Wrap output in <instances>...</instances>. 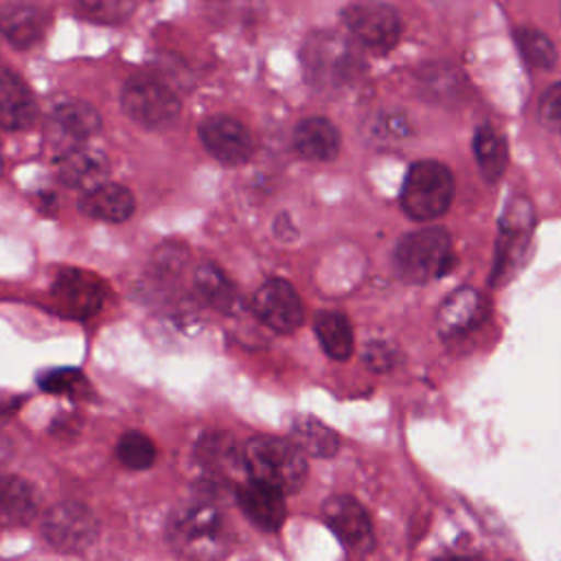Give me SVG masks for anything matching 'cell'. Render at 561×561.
<instances>
[{"label": "cell", "mask_w": 561, "mask_h": 561, "mask_svg": "<svg viewBox=\"0 0 561 561\" xmlns=\"http://www.w3.org/2000/svg\"><path fill=\"white\" fill-rule=\"evenodd\" d=\"M46 28L44 13L26 2H11L0 7V33L18 48L33 46Z\"/></svg>", "instance_id": "cell-18"}, {"label": "cell", "mask_w": 561, "mask_h": 561, "mask_svg": "<svg viewBox=\"0 0 561 561\" xmlns=\"http://www.w3.org/2000/svg\"><path fill=\"white\" fill-rule=\"evenodd\" d=\"M37 118V103L26 83L7 68H0V127L22 131Z\"/></svg>", "instance_id": "cell-14"}, {"label": "cell", "mask_w": 561, "mask_h": 561, "mask_svg": "<svg viewBox=\"0 0 561 561\" xmlns=\"http://www.w3.org/2000/svg\"><path fill=\"white\" fill-rule=\"evenodd\" d=\"M539 114L548 127L561 131V83H554L543 92Z\"/></svg>", "instance_id": "cell-31"}, {"label": "cell", "mask_w": 561, "mask_h": 561, "mask_svg": "<svg viewBox=\"0 0 561 561\" xmlns=\"http://www.w3.org/2000/svg\"><path fill=\"white\" fill-rule=\"evenodd\" d=\"M366 362H368L373 368H377V370L388 368L390 362H388V351H386V346H370V351L366 353Z\"/></svg>", "instance_id": "cell-33"}, {"label": "cell", "mask_w": 561, "mask_h": 561, "mask_svg": "<svg viewBox=\"0 0 561 561\" xmlns=\"http://www.w3.org/2000/svg\"><path fill=\"white\" fill-rule=\"evenodd\" d=\"M322 515L342 543L355 552L373 548V526L364 506L348 495H333L324 502Z\"/></svg>", "instance_id": "cell-12"}, {"label": "cell", "mask_w": 561, "mask_h": 561, "mask_svg": "<svg viewBox=\"0 0 561 561\" xmlns=\"http://www.w3.org/2000/svg\"><path fill=\"white\" fill-rule=\"evenodd\" d=\"M482 316H484L482 296L471 287H462L440 305L436 322L443 335H460L473 329L482 320Z\"/></svg>", "instance_id": "cell-16"}, {"label": "cell", "mask_w": 561, "mask_h": 561, "mask_svg": "<svg viewBox=\"0 0 561 561\" xmlns=\"http://www.w3.org/2000/svg\"><path fill=\"white\" fill-rule=\"evenodd\" d=\"M517 46L524 55V59L535 66V68H550L557 59V50L550 42L548 35H543L541 31H535V28H519L517 35Z\"/></svg>", "instance_id": "cell-28"}, {"label": "cell", "mask_w": 561, "mask_h": 561, "mask_svg": "<svg viewBox=\"0 0 561 561\" xmlns=\"http://www.w3.org/2000/svg\"><path fill=\"white\" fill-rule=\"evenodd\" d=\"M408 131V125H405V121L401 118V116H397V114H379V118H377V123H375V127H373V134L375 136H379V138H383V140H390V138H399V136H403Z\"/></svg>", "instance_id": "cell-32"}, {"label": "cell", "mask_w": 561, "mask_h": 561, "mask_svg": "<svg viewBox=\"0 0 561 561\" xmlns=\"http://www.w3.org/2000/svg\"><path fill=\"white\" fill-rule=\"evenodd\" d=\"M245 471L280 493H296L307 478L305 454L285 438L254 436L243 447Z\"/></svg>", "instance_id": "cell-3"}, {"label": "cell", "mask_w": 561, "mask_h": 561, "mask_svg": "<svg viewBox=\"0 0 561 561\" xmlns=\"http://www.w3.org/2000/svg\"><path fill=\"white\" fill-rule=\"evenodd\" d=\"M195 287H197L199 296L215 309L230 311L237 302V291H234L232 283L215 265H202L195 272Z\"/></svg>", "instance_id": "cell-25"}, {"label": "cell", "mask_w": 561, "mask_h": 561, "mask_svg": "<svg viewBox=\"0 0 561 561\" xmlns=\"http://www.w3.org/2000/svg\"><path fill=\"white\" fill-rule=\"evenodd\" d=\"M167 539L186 561H219L228 552L232 535L217 506L191 502L171 515Z\"/></svg>", "instance_id": "cell-1"}, {"label": "cell", "mask_w": 561, "mask_h": 561, "mask_svg": "<svg viewBox=\"0 0 561 561\" xmlns=\"http://www.w3.org/2000/svg\"><path fill=\"white\" fill-rule=\"evenodd\" d=\"M342 22L357 44L373 50H388L401 37V20L397 11L383 2H355L344 9Z\"/></svg>", "instance_id": "cell-7"}, {"label": "cell", "mask_w": 561, "mask_h": 561, "mask_svg": "<svg viewBox=\"0 0 561 561\" xmlns=\"http://www.w3.org/2000/svg\"><path fill=\"white\" fill-rule=\"evenodd\" d=\"M302 70L309 85L322 92L342 90L362 72L355 39L335 31H316L302 44Z\"/></svg>", "instance_id": "cell-2"}, {"label": "cell", "mask_w": 561, "mask_h": 561, "mask_svg": "<svg viewBox=\"0 0 561 561\" xmlns=\"http://www.w3.org/2000/svg\"><path fill=\"white\" fill-rule=\"evenodd\" d=\"M116 456L129 469H147L156 460V445L142 432H127L116 445Z\"/></svg>", "instance_id": "cell-27"}, {"label": "cell", "mask_w": 561, "mask_h": 561, "mask_svg": "<svg viewBox=\"0 0 561 561\" xmlns=\"http://www.w3.org/2000/svg\"><path fill=\"white\" fill-rule=\"evenodd\" d=\"M197 458L213 476L224 480H232L245 469L243 451L228 434H206L197 445Z\"/></svg>", "instance_id": "cell-20"}, {"label": "cell", "mask_w": 561, "mask_h": 561, "mask_svg": "<svg viewBox=\"0 0 561 561\" xmlns=\"http://www.w3.org/2000/svg\"><path fill=\"white\" fill-rule=\"evenodd\" d=\"M125 114L142 127H164L175 121L180 112V99L175 92L151 77L129 79L121 96Z\"/></svg>", "instance_id": "cell-6"}, {"label": "cell", "mask_w": 561, "mask_h": 561, "mask_svg": "<svg viewBox=\"0 0 561 561\" xmlns=\"http://www.w3.org/2000/svg\"><path fill=\"white\" fill-rule=\"evenodd\" d=\"M199 138L213 158L232 167L245 162L254 151L250 131L237 118L224 114L208 116L199 125Z\"/></svg>", "instance_id": "cell-10"}, {"label": "cell", "mask_w": 561, "mask_h": 561, "mask_svg": "<svg viewBox=\"0 0 561 561\" xmlns=\"http://www.w3.org/2000/svg\"><path fill=\"white\" fill-rule=\"evenodd\" d=\"M0 173H2V147H0Z\"/></svg>", "instance_id": "cell-35"}, {"label": "cell", "mask_w": 561, "mask_h": 561, "mask_svg": "<svg viewBox=\"0 0 561 561\" xmlns=\"http://www.w3.org/2000/svg\"><path fill=\"white\" fill-rule=\"evenodd\" d=\"M18 410V403H9V405H0V427L13 416V412Z\"/></svg>", "instance_id": "cell-34"}, {"label": "cell", "mask_w": 561, "mask_h": 561, "mask_svg": "<svg viewBox=\"0 0 561 561\" xmlns=\"http://www.w3.org/2000/svg\"><path fill=\"white\" fill-rule=\"evenodd\" d=\"M316 335L324 353L333 359H346L353 351V331L348 320L337 311H322L316 316Z\"/></svg>", "instance_id": "cell-24"}, {"label": "cell", "mask_w": 561, "mask_h": 561, "mask_svg": "<svg viewBox=\"0 0 561 561\" xmlns=\"http://www.w3.org/2000/svg\"><path fill=\"white\" fill-rule=\"evenodd\" d=\"M252 307L256 318L278 333H289L302 322V302L296 289L280 278L263 283Z\"/></svg>", "instance_id": "cell-11"}, {"label": "cell", "mask_w": 561, "mask_h": 561, "mask_svg": "<svg viewBox=\"0 0 561 561\" xmlns=\"http://www.w3.org/2000/svg\"><path fill=\"white\" fill-rule=\"evenodd\" d=\"M79 208L83 215L103 221H125L134 213V195L114 182H103L101 186L81 193Z\"/></svg>", "instance_id": "cell-17"}, {"label": "cell", "mask_w": 561, "mask_h": 561, "mask_svg": "<svg viewBox=\"0 0 561 561\" xmlns=\"http://www.w3.org/2000/svg\"><path fill=\"white\" fill-rule=\"evenodd\" d=\"M559 15H561V9H559Z\"/></svg>", "instance_id": "cell-36"}, {"label": "cell", "mask_w": 561, "mask_h": 561, "mask_svg": "<svg viewBox=\"0 0 561 561\" xmlns=\"http://www.w3.org/2000/svg\"><path fill=\"white\" fill-rule=\"evenodd\" d=\"M451 241L443 228H423L405 234L394 252L397 272L412 283L430 280L447 270Z\"/></svg>", "instance_id": "cell-5"}, {"label": "cell", "mask_w": 561, "mask_h": 561, "mask_svg": "<svg viewBox=\"0 0 561 561\" xmlns=\"http://www.w3.org/2000/svg\"><path fill=\"white\" fill-rule=\"evenodd\" d=\"M302 454L316 458H329L337 451L340 440L331 427L313 416H298L291 423V438H289Z\"/></svg>", "instance_id": "cell-23"}, {"label": "cell", "mask_w": 561, "mask_h": 561, "mask_svg": "<svg viewBox=\"0 0 561 561\" xmlns=\"http://www.w3.org/2000/svg\"><path fill=\"white\" fill-rule=\"evenodd\" d=\"M50 123L61 138L83 140L99 131L101 116L92 105L83 101H64L53 110Z\"/></svg>", "instance_id": "cell-22"}, {"label": "cell", "mask_w": 561, "mask_h": 561, "mask_svg": "<svg viewBox=\"0 0 561 561\" xmlns=\"http://www.w3.org/2000/svg\"><path fill=\"white\" fill-rule=\"evenodd\" d=\"M285 493L278 489L259 482V480H248L239 486V504L241 511L252 519L256 526L265 530H276L283 519H285Z\"/></svg>", "instance_id": "cell-15"}, {"label": "cell", "mask_w": 561, "mask_h": 561, "mask_svg": "<svg viewBox=\"0 0 561 561\" xmlns=\"http://www.w3.org/2000/svg\"><path fill=\"white\" fill-rule=\"evenodd\" d=\"M136 0H77V9L83 18L99 24H118L134 13Z\"/></svg>", "instance_id": "cell-29"}, {"label": "cell", "mask_w": 561, "mask_h": 561, "mask_svg": "<svg viewBox=\"0 0 561 561\" xmlns=\"http://www.w3.org/2000/svg\"><path fill=\"white\" fill-rule=\"evenodd\" d=\"M107 173H110V162L105 153L92 147H72L61 156L57 164L59 180L66 186L79 188L83 193L101 186L107 180Z\"/></svg>", "instance_id": "cell-13"}, {"label": "cell", "mask_w": 561, "mask_h": 561, "mask_svg": "<svg viewBox=\"0 0 561 561\" xmlns=\"http://www.w3.org/2000/svg\"><path fill=\"white\" fill-rule=\"evenodd\" d=\"M473 149H476V158L482 173L489 180H497L506 167V145L502 136L491 127H480L476 131Z\"/></svg>", "instance_id": "cell-26"}, {"label": "cell", "mask_w": 561, "mask_h": 561, "mask_svg": "<svg viewBox=\"0 0 561 561\" xmlns=\"http://www.w3.org/2000/svg\"><path fill=\"white\" fill-rule=\"evenodd\" d=\"M454 195L451 171L436 160L414 162L405 175L401 188L403 210L419 221H430L440 217Z\"/></svg>", "instance_id": "cell-4"}, {"label": "cell", "mask_w": 561, "mask_h": 561, "mask_svg": "<svg viewBox=\"0 0 561 561\" xmlns=\"http://www.w3.org/2000/svg\"><path fill=\"white\" fill-rule=\"evenodd\" d=\"M44 537L61 552H81L96 537L94 515L77 502H61L44 515Z\"/></svg>", "instance_id": "cell-8"}, {"label": "cell", "mask_w": 561, "mask_h": 561, "mask_svg": "<svg viewBox=\"0 0 561 561\" xmlns=\"http://www.w3.org/2000/svg\"><path fill=\"white\" fill-rule=\"evenodd\" d=\"M83 375L77 368H55L39 377V386L46 392L55 394H72L83 388Z\"/></svg>", "instance_id": "cell-30"}, {"label": "cell", "mask_w": 561, "mask_h": 561, "mask_svg": "<svg viewBox=\"0 0 561 561\" xmlns=\"http://www.w3.org/2000/svg\"><path fill=\"white\" fill-rule=\"evenodd\" d=\"M55 307L70 318L94 316L105 300L103 280L85 270H64L53 285Z\"/></svg>", "instance_id": "cell-9"}, {"label": "cell", "mask_w": 561, "mask_h": 561, "mask_svg": "<svg viewBox=\"0 0 561 561\" xmlns=\"http://www.w3.org/2000/svg\"><path fill=\"white\" fill-rule=\"evenodd\" d=\"M294 147L307 160H331L337 156L340 149V134L333 123L327 118L313 116L298 123L294 129Z\"/></svg>", "instance_id": "cell-19"}, {"label": "cell", "mask_w": 561, "mask_h": 561, "mask_svg": "<svg viewBox=\"0 0 561 561\" xmlns=\"http://www.w3.org/2000/svg\"><path fill=\"white\" fill-rule=\"evenodd\" d=\"M37 513L33 486L15 476H0V524L22 526Z\"/></svg>", "instance_id": "cell-21"}]
</instances>
